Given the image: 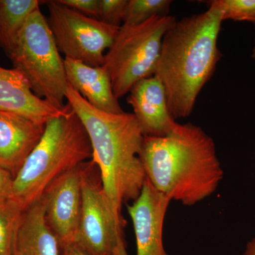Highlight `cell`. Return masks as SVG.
Segmentation results:
<instances>
[{
  "instance_id": "1",
  "label": "cell",
  "mask_w": 255,
  "mask_h": 255,
  "mask_svg": "<svg viewBox=\"0 0 255 255\" xmlns=\"http://www.w3.org/2000/svg\"><path fill=\"white\" fill-rule=\"evenodd\" d=\"M140 158L155 189L191 206L217 190L223 177L214 140L201 127L177 123L164 137H144Z\"/></svg>"
},
{
  "instance_id": "2",
  "label": "cell",
  "mask_w": 255,
  "mask_h": 255,
  "mask_svg": "<svg viewBox=\"0 0 255 255\" xmlns=\"http://www.w3.org/2000/svg\"><path fill=\"white\" fill-rule=\"evenodd\" d=\"M222 16L209 6L206 11L176 21L162 39L155 76L167 94L171 115L187 118L212 76L221 58L218 40Z\"/></svg>"
},
{
  "instance_id": "3",
  "label": "cell",
  "mask_w": 255,
  "mask_h": 255,
  "mask_svg": "<svg viewBox=\"0 0 255 255\" xmlns=\"http://www.w3.org/2000/svg\"><path fill=\"white\" fill-rule=\"evenodd\" d=\"M65 98L86 130L110 205L122 216L123 204L138 197L146 180L140 158L145 135L132 114L97 110L70 85Z\"/></svg>"
},
{
  "instance_id": "4",
  "label": "cell",
  "mask_w": 255,
  "mask_h": 255,
  "mask_svg": "<svg viewBox=\"0 0 255 255\" xmlns=\"http://www.w3.org/2000/svg\"><path fill=\"white\" fill-rule=\"evenodd\" d=\"M92 158L86 130L68 104L46 122L41 140L14 178L10 199L25 211L55 179Z\"/></svg>"
},
{
  "instance_id": "5",
  "label": "cell",
  "mask_w": 255,
  "mask_h": 255,
  "mask_svg": "<svg viewBox=\"0 0 255 255\" xmlns=\"http://www.w3.org/2000/svg\"><path fill=\"white\" fill-rule=\"evenodd\" d=\"M176 21L167 15L154 16L138 25L121 26L102 65L118 100L137 82L155 75L162 39Z\"/></svg>"
},
{
  "instance_id": "6",
  "label": "cell",
  "mask_w": 255,
  "mask_h": 255,
  "mask_svg": "<svg viewBox=\"0 0 255 255\" xmlns=\"http://www.w3.org/2000/svg\"><path fill=\"white\" fill-rule=\"evenodd\" d=\"M9 58L35 95L60 110L65 107L68 86L65 63L40 8L28 18Z\"/></svg>"
},
{
  "instance_id": "7",
  "label": "cell",
  "mask_w": 255,
  "mask_h": 255,
  "mask_svg": "<svg viewBox=\"0 0 255 255\" xmlns=\"http://www.w3.org/2000/svg\"><path fill=\"white\" fill-rule=\"evenodd\" d=\"M82 211L74 246L85 255H129L123 216L107 199L100 169L92 159L83 163Z\"/></svg>"
},
{
  "instance_id": "8",
  "label": "cell",
  "mask_w": 255,
  "mask_h": 255,
  "mask_svg": "<svg viewBox=\"0 0 255 255\" xmlns=\"http://www.w3.org/2000/svg\"><path fill=\"white\" fill-rule=\"evenodd\" d=\"M48 25L60 52L68 59L102 66L105 50L110 49L119 31L97 18L70 9L57 1H45Z\"/></svg>"
},
{
  "instance_id": "9",
  "label": "cell",
  "mask_w": 255,
  "mask_h": 255,
  "mask_svg": "<svg viewBox=\"0 0 255 255\" xmlns=\"http://www.w3.org/2000/svg\"><path fill=\"white\" fill-rule=\"evenodd\" d=\"M83 163L55 179L41 197L47 225L59 242L60 249L73 245L78 232L83 201Z\"/></svg>"
},
{
  "instance_id": "10",
  "label": "cell",
  "mask_w": 255,
  "mask_h": 255,
  "mask_svg": "<svg viewBox=\"0 0 255 255\" xmlns=\"http://www.w3.org/2000/svg\"><path fill=\"white\" fill-rule=\"evenodd\" d=\"M171 201L146 178L140 195L128 205L135 233L136 255H169L163 244V227Z\"/></svg>"
},
{
  "instance_id": "11",
  "label": "cell",
  "mask_w": 255,
  "mask_h": 255,
  "mask_svg": "<svg viewBox=\"0 0 255 255\" xmlns=\"http://www.w3.org/2000/svg\"><path fill=\"white\" fill-rule=\"evenodd\" d=\"M127 101L145 136H166L177 126L169 112L163 85L155 75L135 84Z\"/></svg>"
},
{
  "instance_id": "12",
  "label": "cell",
  "mask_w": 255,
  "mask_h": 255,
  "mask_svg": "<svg viewBox=\"0 0 255 255\" xmlns=\"http://www.w3.org/2000/svg\"><path fill=\"white\" fill-rule=\"evenodd\" d=\"M46 124L0 112V167L15 177L41 140Z\"/></svg>"
},
{
  "instance_id": "13",
  "label": "cell",
  "mask_w": 255,
  "mask_h": 255,
  "mask_svg": "<svg viewBox=\"0 0 255 255\" xmlns=\"http://www.w3.org/2000/svg\"><path fill=\"white\" fill-rule=\"evenodd\" d=\"M32 91L28 80L16 69L0 67V112L17 114L46 124L63 113Z\"/></svg>"
},
{
  "instance_id": "14",
  "label": "cell",
  "mask_w": 255,
  "mask_h": 255,
  "mask_svg": "<svg viewBox=\"0 0 255 255\" xmlns=\"http://www.w3.org/2000/svg\"><path fill=\"white\" fill-rule=\"evenodd\" d=\"M64 63L68 85L92 107L108 113H124L114 95L110 75L103 66H90L68 58Z\"/></svg>"
},
{
  "instance_id": "15",
  "label": "cell",
  "mask_w": 255,
  "mask_h": 255,
  "mask_svg": "<svg viewBox=\"0 0 255 255\" xmlns=\"http://www.w3.org/2000/svg\"><path fill=\"white\" fill-rule=\"evenodd\" d=\"M60 246L45 219L41 199L23 211L13 248V255H60Z\"/></svg>"
},
{
  "instance_id": "16",
  "label": "cell",
  "mask_w": 255,
  "mask_h": 255,
  "mask_svg": "<svg viewBox=\"0 0 255 255\" xmlns=\"http://www.w3.org/2000/svg\"><path fill=\"white\" fill-rule=\"evenodd\" d=\"M41 2L38 0H0V46L8 57L12 53L28 18L39 9Z\"/></svg>"
},
{
  "instance_id": "17",
  "label": "cell",
  "mask_w": 255,
  "mask_h": 255,
  "mask_svg": "<svg viewBox=\"0 0 255 255\" xmlns=\"http://www.w3.org/2000/svg\"><path fill=\"white\" fill-rule=\"evenodd\" d=\"M23 210L11 199L0 202V255H13Z\"/></svg>"
},
{
  "instance_id": "18",
  "label": "cell",
  "mask_w": 255,
  "mask_h": 255,
  "mask_svg": "<svg viewBox=\"0 0 255 255\" xmlns=\"http://www.w3.org/2000/svg\"><path fill=\"white\" fill-rule=\"evenodd\" d=\"M170 0H128L123 24L133 26L156 16L169 15Z\"/></svg>"
},
{
  "instance_id": "19",
  "label": "cell",
  "mask_w": 255,
  "mask_h": 255,
  "mask_svg": "<svg viewBox=\"0 0 255 255\" xmlns=\"http://www.w3.org/2000/svg\"><path fill=\"white\" fill-rule=\"evenodd\" d=\"M209 6L219 10L223 21H248L255 25V0H213Z\"/></svg>"
},
{
  "instance_id": "20",
  "label": "cell",
  "mask_w": 255,
  "mask_h": 255,
  "mask_svg": "<svg viewBox=\"0 0 255 255\" xmlns=\"http://www.w3.org/2000/svg\"><path fill=\"white\" fill-rule=\"evenodd\" d=\"M127 4L128 0H100L99 20L111 26L120 27Z\"/></svg>"
},
{
  "instance_id": "21",
  "label": "cell",
  "mask_w": 255,
  "mask_h": 255,
  "mask_svg": "<svg viewBox=\"0 0 255 255\" xmlns=\"http://www.w3.org/2000/svg\"><path fill=\"white\" fill-rule=\"evenodd\" d=\"M60 4L79 13L99 19L100 0H56Z\"/></svg>"
},
{
  "instance_id": "22",
  "label": "cell",
  "mask_w": 255,
  "mask_h": 255,
  "mask_svg": "<svg viewBox=\"0 0 255 255\" xmlns=\"http://www.w3.org/2000/svg\"><path fill=\"white\" fill-rule=\"evenodd\" d=\"M13 182L14 177L11 174L0 167V202L11 197Z\"/></svg>"
},
{
  "instance_id": "23",
  "label": "cell",
  "mask_w": 255,
  "mask_h": 255,
  "mask_svg": "<svg viewBox=\"0 0 255 255\" xmlns=\"http://www.w3.org/2000/svg\"><path fill=\"white\" fill-rule=\"evenodd\" d=\"M60 255H85L81 251H79L74 245L64 247L61 248Z\"/></svg>"
},
{
  "instance_id": "24",
  "label": "cell",
  "mask_w": 255,
  "mask_h": 255,
  "mask_svg": "<svg viewBox=\"0 0 255 255\" xmlns=\"http://www.w3.org/2000/svg\"><path fill=\"white\" fill-rule=\"evenodd\" d=\"M243 255H255V238L247 244Z\"/></svg>"
},
{
  "instance_id": "25",
  "label": "cell",
  "mask_w": 255,
  "mask_h": 255,
  "mask_svg": "<svg viewBox=\"0 0 255 255\" xmlns=\"http://www.w3.org/2000/svg\"><path fill=\"white\" fill-rule=\"evenodd\" d=\"M252 58H254V59H255V41L254 47H253V51H252Z\"/></svg>"
}]
</instances>
